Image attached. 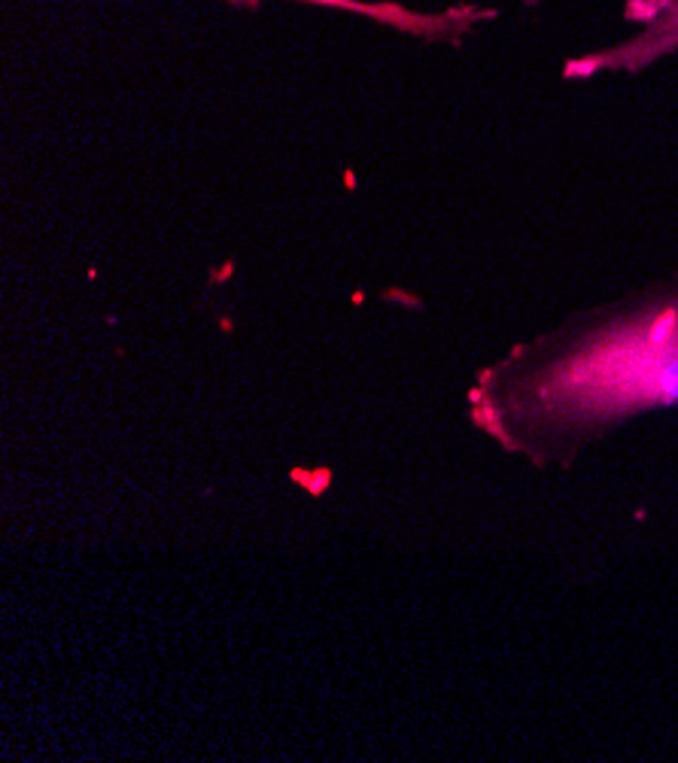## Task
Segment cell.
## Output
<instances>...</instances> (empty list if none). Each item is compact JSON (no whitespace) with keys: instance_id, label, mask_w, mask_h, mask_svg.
<instances>
[{"instance_id":"7a4b0ae2","label":"cell","mask_w":678,"mask_h":763,"mask_svg":"<svg viewBox=\"0 0 678 763\" xmlns=\"http://www.w3.org/2000/svg\"><path fill=\"white\" fill-rule=\"evenodd\" d=\"M624 15L636 31L615 46L572 58L563 68L566 80H594L599 73L636 76L678 52V0H627Z\"/></svg>"},{"instance_id":"3957f363","label":"cell","mask_w":678,"mask_h":763,"mask_svg":"<svg viewBox=\"0 0 678 763\" xmlns=\"http://www.w3.org/2000/svg\"><path fill=\"white\" fill-rule=\"evenodd\" d=\"M232 4H256V0H232ZM299 4H317V6H332L344 9V13H362L371 15L377 22H387L398 27V31L423 34V37H444V34H460L463 27H469L475 18H465L463 13H444V15H423V13H408V9L396 4H365V0H299Z\"/></svg>"},{"instance_id":"6da1fadb","label":"cell","mask_w":678,"mask_h":763,"mask_svg":"<svg viewBox=\"0 0 678 763\" xmlns=\"http://www.w3.org/2000/svg\"><path fill=\"white\" fill-rule=\"evenodd\" d=\"M465 398L477 432L536 469H569L629 420L678 408V277L517 344Z\"/></svg>"}]
</instances>
